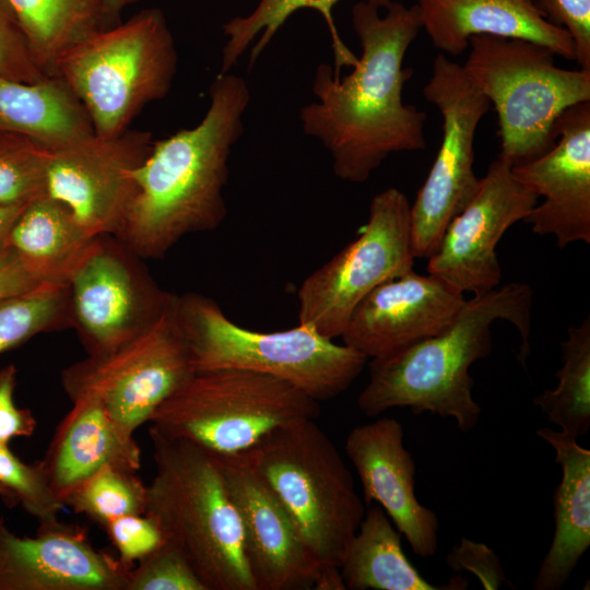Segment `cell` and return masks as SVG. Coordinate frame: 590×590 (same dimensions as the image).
Masks as SVG:
<instances>
[{
    "label": "cell",
    "mask_w": 590,
    "mask_h": 590,
    "mask_svg": "<svg viewBox=\"0 0 590 590\" xmlns=\"http://www.w3.org/2000/svg\"><path fill=\"white\" fill-rule=\"evenodd\" d=\"M384 15L366 1L352 8V24L362 56L352 73L340 79L320 64L312 84L318 102L300 109L305 133L318 138L330 152L334 174L364 182L392 153L426 146L427 116L403 103L412 69L404 56L421 24L415 5L392 1Z\"/></svg>",
    "instance_id": "1"
},
{
    "label": "cell",
    "mask_w": 590,
    "mask_h": 590,
    "mask_svg": "<svg viewBox=\"0 0 590 590\" xmlns=\"http://www.w3.org/2000/svg\"><path fill=\"white\" fill-rule=\"evenodd\" d=\"M249 101L244 79L220 73L201 122L154 141L134 172V194L115 235L142 259L162 258L184 236L215 229L226 217L228 157Z\"/></svg>",
    "instance_id": "2"
},
{
    "label": "cell",
    "mask_w": 590,
    "mask_h": 590,
    "mask_svg": "<svg viewBox=\"0 0 590 590\" xmlns=\"http://www.w3.org/2000/svg\"><path fill=\"white\" fill-rule=\"evenodd\" d=\"M532 300V288L519 282L465 299L452 322L438 334L371 358L369 380L357 398L358 409L374 417L392 408H408L414 414L451 417L461 432L473 429L482 410L472 397L474 381L469 369L491 354V326L499 319L518 329L521 345L517 358L527 368Z\"/></svg>",
    "instance_id": "3"
},
{
    "label": "cell",
    "mask_w": 590,
    "mask_h": 590,
    "mask_svg": "<svg viewBox=\"0 0 590 590\" xmlns=\"http://www.w3.org/2000/svg\"><path fill=\"white\" fill-rule=\"evenodd\" d=\"M155 473L145 515L206 590H257L243 529L221 469L199 446L149 429Z\"/></svg>",
    "instance_id": "4"
},
{
    "label": "cell",
    "mask_w": 590,
    "mask_h": 590,
    "mask_svg": "<svg viewBox=\"0 0 590 590\" xmlns=\"http://www.w3.org/2000/svg\"><path fill=\"white\" fill-rule=\"evenodd\" d=\"M175 315L194 371L244 369L290 382L318 402L344 392L367 357L297 324L275 332L238 326L219 304L198 293L176 295Z\"/></svg>",
    "instance_id": "5"
},
{
    "label": "cell",
    "mask_w": 590,
    "mask_h": 590,
    "mask_svg": "<svg viewBox=\"0 0 590 590\" xmlns=\"http://www.w3.org/2000/svg\"><path fill=\"white\" fill-rule=\"evenodd\" d=\"M245 453L320 568H340L366 510L333 441L315 420H302L272 430Z\"/></svg>",
    "instance_id": "6"
},
{
    "label": "cell",
    "mask_w": 590,
    "mask_h": 590,
    "mask_svg": "<svg viewBox=\"0 0 590 590\" xmlns=\"http://www.w3.org/2000/svg\"><path fill=\"white\" fill-rule=\"evenodd\" d=\"M462 69L497 114L499 157L511 166L546 153L569 107L590 102V71L556 66L548 48L521 38L472 36Z\"/></svg>",
    "instance_id": "7"
},
{
    "label": "cell",
    "mask_w": 590,
    "mask_h": 590,
    "mask_svg": "<svg viewBox=\"0 0 590 590\" xmlns=\"http://www.w3.org/2000/svg\"><path fill=\"white\" fill-rule=\"evenodd\" d=\"M177 60L165 14L149 8L76 43L58 61L56 76L85 108L94 134L109 138L166 96Z\"/></svg>",
    "instance_id": "8"
},
{
    "label": "cell",
    "mask_w": 590,
    "mask_h": 590,
    "mask_svg": "<svg viewBox=\"0 0 590 590\" xmlns=\"http://www.w3.org/2000/svg\"><path fill=\"white\" fill-rule=\"evenodd\" d=\"M319 414V402L285 380L216 369L194 371L149 422L166 436L223 456L249 450L272 430Z\"/></svg>",
    "instance_id": "9"
},
{
    "label": "cell",
    "mask_w": 590,
    "mask_h": 590,
    "mask_svg": "<svg viewBox=\"0 0 590 590\" xmlns=\"http://www.w3.org/2000/svg\"><path fill=\"white\" fill-rule=\"evenodd\" d=\"M410 202L397 188L377 193L359 236L308 275L297 292L298 323L333 340L375 287L413 270Z\"/></svg>",
    "instance_id": "10"
},
{
    "label": "cell",
    "mask_w": 590,
    "mask_h": 590,
    "mask_svg": "<svg viewBox=\"0 0 590 590\" xmlns=\"http://www.w3.org/2000/svg\"><path fill=\"white\" fill-rule=\"evenodd\" d=\"M423 95L442 118L439 150L410 206L413 256L428 259L451 220L464 210L479 189L481 178L473 168L474 139L491 103L470 82L462 66L444 54L435 57Z\"/></svg>",
    "instance_id": "11"
},
{
    "label": "cell",
    "mask_w": 590,
    "mask_h": 590,
    "mask_svg": "<svg viewBox=\"0 0 590 590\" xmlns=\"http://www.w3.org/2000/svg\"><path fill=\"white\" fill-rule=\"evenodd\" d=\"M175 299L160 321L107 354L70 365L61 384L71 401L94 398L128 433L150 421L156 408L193 373L175 315Z\"/></svg>",
    "instance_id": "12"
},
{
    "label": "cell",
    "mask_w": 590,
    "mask_h": 590,
    "mask_svg": "<svg viewBox=\"0 0 590 590\" xmlns=\"http://www.w3.org/2000/svg\"><path fill=\"white\" fill-rule=\"evenodd\" d=\"M141 259L116 236L99 235L68 282L72 328L87 355L140 337L173 303Z\"/></svg>",
    "instance_id": "13"
},
{
    "label": "cell",
    "mask_w": 590,
    "mask_h": 590,
    "mask_svg": "<svg viewBox=\"0 0 590 590\" xmlns=\"http://www.w3.org/2000/svg\"><path fill=\"white\" fill-rule=\"evenodd\" d=\"M153 144L151 132L128 129L48 149L46 194L67 206L92 236H115L134 194V172Z\"/></svg>",
    "instance_id": "14"
},
{
    "label": "cell",
    "mask_w": 590,
    "mask_h": 590,
    "mask_svg": "<svg viewBox=\"0 0 590 590\" xmlns=\"http://www.w3.org/2000/svg\"><path fill=\"white\" fill-rule=\"evenodd\" d=\"M511 167L499 156L489 164L475 196L451 220L428 258L429 274L474 295L499 285L502 269L496 246L511 225L524 220L539 199L514 177Z\"/></svg>",
    "instance_id": "15"
},
{
    "label": "cell",
    "mask_w": 590,
    "mask_h": 590,
    "mask_svg": "<svg viewBox=\"0 0 590 590\" xmlns=\"http://www.w3.org/2000/svg\"><path fill=\"white\" fill-rule=\"evenodd\" d=\"M213 456L239 516L257 590L312 589L321 568L245 451Z\"/></svg>",
    "instance_id": "16"
},
{
    "label": "cell",
    "mask_w": 590,
    "mask_h": 590,
    "mask_svg": "<svg viewBox=\"0 0 590 590\" xmlns=\"http://www.w3.org/2000/svg\"><path fill=\"white\" fill-rule=\"evenodd\" d=\"M555 131L546 153L511 167L520 184L544 198L523 222L538 235H553L560 248L590 244V102L567 108Z\"/></svg>",
    "instance_id": "17"
},
{
    "label": "cell",
    "mask_w": 590,
    "mask_h": 590,
    "mask_svg": "<svg viewBox=\"0 0 590 590\" xmlns=\"http://www.w3.org/2000/svg\"><path fill=\"white\" fill-rule=\"evenodd\" d=\"M131 567L59 520L19 536L0 518V590H127Z\"/></svg>",
    "instance_id": "18"
},
{
    "label": "cell",
    "mask_w": 590,
    "mask_h": 590,
    "mask_svg": "<svg viewBox=\"0 0 590 590\" xmlns=\"http://www.w3.org/2000/svg\"><path fill=\"white\" fill-rule=\"evenodd\" d=\"M464 302L463 292L442 278L411 270L368 293L341 338L367 359L384 357L445 330Z\"/></svg>",
    "instance_id": "19"
},
{
    "label": "cell",
    "mask_w": 590,
    "mask_h": 590,
    "mask_svg": "<svg viewBox=\"0 0 590 590\" xmlns=\"http://www.w3.org/2000/svg\"><path fill=\"white\" fill-rule=\"evenodd\" d=\"M345 452L363 487L364 502H376L404 535L413 553L427 558L438 548L439 520L415 495V461L404 446V430L393 417L354 427Z\"/></svg>",
    "instance_id": "20"
},
{
    "label": "cell",
    "mask_w": 590,
    "mask_h": 590,
    "mask_svg": "<svg viewBox=\"0 0 590 590\" xmlns=\"http://www.w3.org/2000/svg\"><path fill=\"white\" fill-rule=\"evenodd\" d=\"M421 30L446 56L468 50L477 35L521 38L575 61L570 35L550 23L533 0H415Z\"/></svg>",
    "instance_id": "21"
},
{
    "label": "cell",
    "mask_w": 590,
    "mask_h": 590,
    "mask_svg": "<svg viewBox=\"0 0 590 590\" xmlns=\"http://www.w3.org/2000/svg\"><path fill=\"white\" fill-rule=\"evenodd\" d=\"M72 404L37 461L62 505L82 482L106 465L135 473L141 467V449L134 435L126 432L99 401L82 398Z\"/></svg>",
    "instance_id": "22"
},
{
    "label": "cell",
    "mask_w": 590,
    "mask_h": 590,
    "mask_svg": "<svg viewBox=\"0 0 590 590\" xmlns=\"http://www.w3.org/2000/svg\"><path fill=\"white\" fill-rule=\"evenodd\" d=\"M536 435L555 450L562 480L553 495L554 536L532 587L559 590L590 545V450L560 430L543 427Z\"/></svg>",
    "instance_id": "23"
},
{
    "label": "cell",
    "mask_w": 590,
    "mask_h": 590,
    "mask_svg": "<svg viewBox=\"0 0 590 590\" xmlns=\"http://www.w3.org/2000/svg\"><path fill=\"white\" fill-rule=\"evenodd\" d=\"M97 236L88 234L61 202L45 194L14 221L8 248L40 284H68Z\"/></svg>",
    "instance_id": "24"
},
{
    "label": "cell",
    "mask_w": 590,
    "mask_h": 590,
    "mask_svg": "<svg viewBox=\"0 0 590 590\" xmlns=\"http://www.w3.org/2000/svg\"><path fill=\"white\" fill-rule=\"evenodd\" d=\"M0 129L27 135L47 149L94 134L85 108L60 76L26 83L0 74Z\"/></svg>",
    "instance_id": "25"
},
{
    "label": "cell",
    "mask_w": 590,
    "mask_h": 590,
    "mask_svg": "<svg viewBox=\"0 0 590 590\" xmlns=\"http://www.w3.org/2000/svg\"><path fill=\"white\" fill-rule=\"evenodd\" d=\"M401 533L379 506H370L352 538L340 566L350 590H439L406 558Z\"/></svg>",
    "instance_id": "26"
},
{
    "label": "cell",
    "mask_w": 590,
    "mask_h": 590,
    "mask_svg": "<svg viewBox=\"0 0 590 590\" xmlns=\"http://www.w3.org/2000/svg\"><path fill=\"white\" fill-rule=\"evenodd\" d=\"M37 67L56 76L58 61L76 43L106 28L102 0H8Z\"/></svg>",
    "instance_id": "27"
},
{
    "label": "cell",
    "mask_w": 590,
    "mask_h": 590,
    "mask_svg": "<svg viewBox=\"0 0 590 590\" xmlns=\"http://www.w3.org/2000/svg\"><path fill=\"white\" fill-rule=\"evenodd\" d=\"M340 0H259L256 8L247 15L235 16L223 25L227 42L223 48L221 72L226 73L240 58L250 44L258 38L250 51L251 68L260 54L270 44L273 36L288 17L300 9L318 11L328 25L331 47L334 54V75L339 76L343 66L354 67L357 59L344 45L332 15L333 7ZM379 9H386L393 0H364Z\"/></svg>",
    "instance_id": "28"
},
{
    "label": "cell",
    "mask_w": 590,
    "mask_h": 590,
    "mask_svg": "<svg viewBox=\"0 0 590 590\" xmlns=\"http://www.w3.org/2000/svg\"><path fill=\"white\" fill-rule=\"evenodd\" d=\"M563 367L556 373L557 387L544 390L533 399L560 432L576 438L590 428V319L567 329L560 342Z\"/></svg>",
    "instance_id": "29"
},
{
    "label": "cell",
    "mask_w": 590,
    "mask_h": 590,
    "mask_svg": "<svg viewBox=\"0 0 590 590\" xmlns=\"http://www.w3.org/2000/svg\"><path fill=\"white\" fill-rule=\"evenodd\" d=\"M72 328L68 285L39 284L16 295L0 297V353L33 337Z\"/></svg>",
    "instance_id": "30"
},
{
    "label": "cell",
    "mask_w": 590,
    "mask_h": 590,
    "mask_svg": "<svg viewBox=\"0 0 590 590\" xmlns=\"http://www.w3.org/2000/svg\"><path fill=\"white\" fill-rule=\"evenodd\" d=\"M146 491L135 472L106 465L82 482L63 506L103 528L111 519L145 514Z\"/></svg>",
    "instance_id": "31"
},
{
    "label": "cell",
    "mask_w": 590,
    "mask_h": 590,
    "mask_svg": "<svg viewBox=\"0 0 590 590\" xmlns=\"http://www.w3.org/2000/svg\"><path fill=\"white\" fill-rule=\"evenodd\" d=\"M48 149L19 132L0 130V204L26 205L46 194Z\"/></svg>",
    "instance_id": "32"
},
{
    "label": "cell",
    "mask_w": 590,
    "mask_h": 590,
    "mask_svg": "<svg viewBox=\"0 0 590 590\" xmlns=\"http://www.w3.org/2000/svg\"><path fill=\"white\" fill-rule=\"evenodd\" d=\"M0 484L38 524L59 520L64 507L55 496L38 463H25L8 445H0Z\"/></svg>",
    "instance_id": "33"
},
{
    "label": "cell",
    "mask_w": 590,
    "mask_h": 590,
    "mask_svg": "<svg viewBox=\"0 0 590 590\" xmlns=\"http://www.w3.org/2000/svg\"><path fill=\"white\" fill-rule=\"evenodd\" d=\"M127 590H206L185 557L165 543L131 567Z\"/></svg>",
    "instance_id": "34"
},
{
    "label": "cell",
    "mask_w": 590,
    "mask_h": 590,
    "mask_svg": "<svg viewBox=\"0 0 590 590\" xmlns=\"http://www.w3.org/2000/svg\"><path fill=\"white\" fill-rule=\"evenodd\" d=\"M0 74L34 83L45 75L33 59L24 32L8 0H0Z\"/></svg>",
    "instance_id": "35"
},
{
    "label": "cell",
    "mask_w": 590,
    "mask_h": 590,
    "mask_svg": "<svg viewBox=\"0 0 590 590\" xmlns=\"http://www.w3.org/2000/svg\"><path fill=\"white\" fill-rule=\"evenodd\" d=\"M103 529L118 551V559L127 567H133L134 562L141 560L163 542L157 524L145 514L111 519Z\"/></svg>",
    "instance_id": "36"
},
{
    "label": "cell",
    "mask_w": 590,
    "mask_h": 590,
    "mask_svg": "<svg viewBox=\"0 0 590 590\" xmlns=\"http://www.w3.org/2000/svg\"><path fill=\"white\" fill-rule=\"evenodd\" d=\"M543 16L571 37L579 69L590 71V0H533Z\"/></svg>",
    "instance_id": "37"
},
{
    "label": "cell",
    "mask_w": 590,
    "mask_h": 590,
    "mask_svg": "<svg viewBox=\"0 0 590 590\" xmlns=\"http://www.w3.org/2000/svg\"><path fill=\"white\" fill-rule=\"evenodd\" d=\"M445 562L453 571L472 573L485 590L499 589L503 583L512 588L498 555L484 543L462 538L458 545L451 547Z\"/></svg>",
    "instance_id": "38"
},
{
    "label": "cell",
    "mask_w": 590,
    "mask_h": 590,
    "mask_svg": "<svg viewBox=\"0 0 590 590\" xmlns=\"http://www.w3.org/2000/svg\"><path fill=\"white\" fill-rule=\"evenodd\" d=\"M16 368L10 364L0 369V445H9L17 437H31L36 418L28 409L15 405Z\"/></svg>",
    "instance_id": "39"
},
{
    "label": "cell",
    "mask_w": 590,
    "mask_h": 590,
    "mask_svg": "<svg viewBox=\"0 0 590 590\" xmlns=\"http://www.w3.org/2000/svg\"><path fill=\"white\" fill-rule=\"evenodd\" d=\"M19 256L7 248L0 256V297L16 295L39 285Z\"/></svg>",
    "instance_id": "40"
},
{
    "label": "cell",
    "mask_w": 590,
    "mask_h": 590,
    "mask_svg": "<svg viewBox=\"0 0 590 590\" xmlns=\"http://www.w3.org/2000/svg\"><path fill=\"white\" fill-rule=\"evenodd\" d=\"M24 206L0 204V256L8 248L11 227Z\"/></svg>",
    "instance_id": "41"
},
{
    "label": "cell",
    "mask_w": 590,
    "mask_h": 590,
    "mask_svg": "<svg viewBox=\"0 0 590 590\" xmlns=\"http://www.w3.org/2000/svg\"><path fill=\"white\" fill-rule=\"evenodd\" d=\"M315 590H345L340 568L331 567L320 570L315 583Z\"/></svg>",
    "instance_id": "42"
},
{
    "label": "cell",
    "mask_w": 590,
    "mask_h": 590,
    "mask_svg": "<svg viewBox=\"0 0 590 590\" xmlns=\"http://www.w3.org/2000/svg\"><path fill=\"white\" fill-rule=\"evenodd\" d=\"M139 0H102L103 14L106 28L118 24L120 21V14L127 7Z\"/></svg>",
    "instance_id": "43"
},
{
    "label": "cell",
    "mask_w": 590,
    "mask_h": 590,
    "mask_svg": "<svg viewBox=\"0 0 590 590\" xmlns=\"http://www.w3.org/2000/svg\"><path fill=\"white\" fill-rule=\"evenodd\" d=\"M0 498H2L4 503L9 506L16 505L12 494L8 489H5L1 484H0Z\"/></svg>",
    "instance_id": "44"
},
{
    "label": "cell",
    "mask_w": 590,
    "mask_h": 590,
    "mask_svg": "<svg viewBox=\"0 0 590 590\" xmlns=\"http://www.w3.org/2000/svg\"><path fill=\"white\" fill-rule=\"evenodd\" d=\"M1 130V129H0Z\"/></svg>",
    "instance_id": "45"
}]
</instances>
